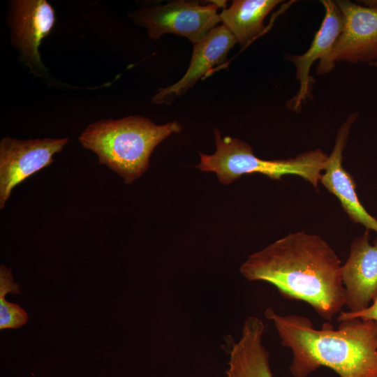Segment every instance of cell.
Segmentation results:
<instances>
[{
  "label": "cell",
  "mask_w": 377,
  "mask_h": 377,
  "mask_svg": "<svg viewBox=\"0 0 377 377\" xmlns=\"http://www.w3.org/2000/svg\"><path fill=\"white\" fill-rule=\"evenodd\" d=\"M282 1L235 0L219 14L223 24L242 47L265 30V18Z\"/></svg>",
  "instance_id": "14"
},
{
  "label": "cell",
  "mask_w": 377,
  "mask_h": 377,
  "mask_svg": "<svg viewBox=\"0 0 377 377\" xmlns=\"http://www.w3.org/2000/svg\"><path fill=\"white\" fill-rule=\"evenodd\" d=\"M325 16L319 29L316 32L309 49L302 54H287L286 59L296 68L295 78L299 81V89L286 107L299 112L309 99L313 98L312 88L315 82L310 75L313 63L319 59L323 62L329 56L343 29V15L334 1L323 0Z\"/></svg>",
  "instance_id": "10"
},
{
  "label": "cell",
  "mask_w": 377,
  "mask_h": 377,
  "mask_svg": "<svg viewBox=\"0 0 377 377\" xmlns=\"http://www.w3.org/2000/svg\"><path fill=\"white\" fill-rule=\"evenodd\" d=\"M341 267L325 239L300 231L251 254L239 271L246 279L267 282L284 297L303 301L332 320L345 306Z\"/></svg>",
  "instance_id": "1"
},
{
  "label": "cell",
  "mask_w": 377,
  "mask_h": 377,
  "mask_svg": "<svg viewBox=\"0 0 377 377\" xmlns=\"http://www.w3.org/2000/svg\"><path fill=\"white\" fill-rule=\"evenodd\" d=\"M68 142V138H3L0 141V209L4 208L17 185L52 163L54 156Z\"/></svg>",
  "instance_id": "8"
},
{
  "label": "cell",
  "mask_w": 377,
  "mask_h": 377,
  "mask_svg": "<svg viewBox=\"0 0 377 377\" xmlns=\"http://www.w3.org/2000/svg\"><path fill=\"white\" fill-rule=\"evenodd\" d=\"M345 306L356 313L377 300V237L370 242V232L355 238L341 267Z\"/></svg>",
  "instance_id": "9"
},
{
  "label": "cell",
  "mask_w": 377,
  "mask_h": 377,
  "mask_svg": "<svg viewBox=\"0 0 377 377\" xmlns=\"http://www.w3.org/2000/svg\"><path fill=\"white\" fill-rule=\"evenodd\" d=\"M370 65L372 66H374V67H377V61H375V62L371 64Z\"/></svg>",
  "instance_id": "17"
},
{
  "label": "cell",
  "mask_w": 377,
  "mask_h": 377,
  "mask_svg": "<svg viewBox=\"0 0 377 377\" xmlns=\"http://www.w3.org/2000/svg\"><path fill=\"white\" fill-rule=\"evenodd\" d=\"M283 346L292 351L289 367L294 377H307L321 367L339 377H377V323L348 318L339 321L337 329L325 323L313 327L305 316L281 315L265 311Z\"/></svg>",
  "instance_id": "2"
},
{
  "label": "cell",
  "mask_w": 377,
  "mask_h": 377,
  "mask_svg": "<svg viewBox=\"0 0 377 377\" xmlns=\"http://www.w3.org/2000/svg\"><path fill=\"white\" fill-rule=\"evenodd\" d=\"M214 133L215 152L210 155L200 152V161L195 167L216 173L220 183L229 184L243 175L251 173L277 180L285 175H296L318 189L328 158L320 149L304 151L293 158L265 160L257 157L248 143L237 138L222 137L216 128Z\"/></svg>",
  "instance_id": "4"
},
{
  "label": "cell",
  "mask_w": 377,
  "mask_h": 377,
  "mask_svg": "<svg viewBox=\"0 0 377 377\" xmlns=\"http://www.w3.org/2000/svg\"><path fill=\"white\" fill-rule=\"evenodd\" d=\"M55 20L54 10L45 0H13L8 3L7 24L11 43L22 62L40 78L47 77L48 71L39 46L54 27Z\"/></svg>",
  "instance_id": "7"
},
{
  "label": "cell",
  "mask_w": 377,
  "mask_h": 377,
  "mask_svg": "<svg viewBox=\"0 0 377 377\" xmlns=\"http://www.w3.org/2000/svg\"><path fill=\"white\" fill-rule=\"evenodd\" d=\"M265 330L260 318L251 316L245 319L241 336L230 350L225 377H274L269 353L263 344Z\"/></svg>",
  "instance_id": "13"
},
{
  "label": "cell",
  "mask_w": 377,
  "mask_h": 377,
  "mask_svg": "<svg viewBox=\"0 0 377 377\" xmlns=\"http://www.w3.org/2000/svg\"><path fill=\"white\" fill-rule=\"evenodd\" d=\"M237 43L223 25L212 29L200 41L193 45L189 66L182 77L173 84L160 88L152 96L154 104H170L184 95L214 66L223 65L229 51Z\"/></svg>",
  "instance_id": "12"
},
{
  "label": "cell",
  "mask_w": 377,
  "mask_h": 377,
  "mask_svg": "<svg viewBox=\"0 0 377 377\" xmlns=\"http://www.w3.org/2000/svg\"><path fill=\"white\" fill-rule=\"evenodd\" d=\"M343 15L342 31L329 56L318 63L316 73L332 71L338 61L351 64L377 61V1L366 6L348 0L334 1Z\"/></svg>",
  "instance_id": "6"
},
{
  "label": "cell",
  "mask_w": 377,
  "mask_h": 377,
  "mask_svg": "<svg viewBox=\"0 0 377 377\" xmlns=\"http://www.w3.org/2000/svg\"><path fill=\"white\" fill-rule=\"evenodd\" d=\"M20 294V286L13 282L11 269L5 265L0 266V330L16 329L25 325L28 316L19 305L7 302L6 294Z\"/></svg>",
  "instance_id": "15"
},
{
  "label": "cell",
  "mask_w": 377,
  "mask_h": 377,
  "mask_svg": "<svg viewBox=\"0 0 377 377\" xmlns=\"http://www.w3.org/2000/svg\"><path fill=\"white\" fill-rule=\"evenodd\" d=\"M181 130L177 121L157 125L148 118L129 115L96 121L86 127L78 140L84 148L96 154L100 164L129 184L146 172L156 147Z\"/></svg>",
  "instance_id": "3"
},
{
  "label": "cell",
  "mask_w": 377,
  "mask_h": 377,
  "mask_svg": "<svg viewBox=\"0 0 377 377\" xmlns=\"http://www.w3.org/2000/svg\"><path fill=\"white\" fill-rule=\"evenodd\" d=\"M225 2L211 1L202 5L193 1H172L133 10L128 17L135 24L145 27L151 39L173 34L186 38L194 45L221 22L218 10L226 8Z\"/></svg>",
  "instance_id": "5"
},
{
  "label": "cell",
  "mask_w": 377,
  "mask_h": 377,
  "mask_svg": "<svg viewBox=\"0 0 377 377\" xmlns=\"http://www.w3.org/2000/svg\"><path fill=\"white\" fill-rule=\"evenodd\" d=\"M348 318L373 320L377 323V300L366 309L359 312L352 313L341 311L338 316L337 320L339 322Z\"/></svg>",
  "instance_id": "16"
},
{
  "label": "cell",
  "mask_w": 377,
  "mask_h": 377,
  "mask_svg": "<svg viewBox=\"0 0 377 377\" xmlns=\"http://www.w3.org/2000/svg\"><path fill=\"white\" fill-rule=\"evenodd\" d=\"M358 117V113L350 114L340 126L334 147L328 156L327 164L320 182L339 200L350 219L363 225L367 230L377 232V219L371 216L360 202L356 184L352 175L343 167V152L346 145L350 130Z\"/></svg>",
  "instance_id": "11"
}]
</instances>
